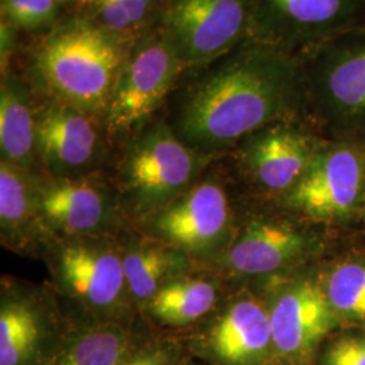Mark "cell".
<instances>
[{
  "label": "cell",
  "instance_id": "5b68a950",
  "mask_svg": "<svg viewBox=\"0 0 365 365\" xmlns=\"http://www.w3.org/2000/svg\"><path fill=\"white\" fill-rule=\"evenodd\" d=\"M365 25V0H252L248 38L300 56Z\"/></svg>",
  "mask_w": 365,
  "mask_h": 365
},
{
  "label": "cell",
  "instance_id": "7a4b0ae2",
  "mask_svg": "<svg viewBox=\"0 0 365 365\" xmlns=\"http://www.w3.org/2000/svg\"><path fill=\"white\" fill-rule=\"evenodd\" d=\"M129 46L72 10L34 41L25 78L43 99L105 118Z\"/></svg>",
  "mask_w": 365,
  "mask_h": 365
},
{
  "label": "cell",
  "instance_id": "484cf974",
  "mask_svg": "<svg viewBox=\"0 0 365 365\" xmlns=\"http://www.w3.org/2000/svg\"><path fill=\"white\" fill-rule=\"evenodd\" d=\"M324 365H365V337H345L333 342L325 352Z\"/></svg>",
  "mask_w": 365,
  "mask_h": 365
},
{
  "label": "cell",
  "instance_id": "9a60e30c",
  "mask_svg": "<svg viewBox=\"0 0 365 365\" xmlns=\"http://www.w3.org/2000/svg\"><path fill=\"white\" fill-rule=\"evenodd\" d=\"M211 349L227 365H255L274 348L269 310L256 300L232 304L210 336Z\"/></svg>",
  "mask_w": 365,
  "mask_h": 365
},
{
  "label": "cell",
  "instance_id": "7c38bea8",
  "mask_svg": "<svg viewBox=\"0 0 365 365\" xmlns=\"http://www.w3.org/2000/svg\"><path fill=\"white\" fill-rule=\"evenodd\" d=\"M101 149L96 118L45 99L37 110V157L56 175L88 167Z\"/></svg>",
  "mask_w": 365,
  "mask_h": 365
},
{
  "label": "cell",
  "instance_id": "4316f807",
  "mask_svg": "<svg viewBox=\"0 0 365 365\" xmlns=\"http://www.w3.org/2000/svg\"><path fill=\"white\" fill-rule=\"evenodd\" d=\"M18 30L9 22L1 19V26H0V63H1V75L13 69L11 58L14 54L16 53V42H18Z\"/></svg>",
  "mask_w": 365,
  "mask_h": 365
},
{
  "label": "cell",
  "instance_id": "9c48e42d",
  "mask_svg": "<svg viewBox=\"0 0 365 365\" xmlns=\"http://www.w3.org/2000/svg\"><path fill=\"white\" fill-rule=\"evenodd\" d=\"M324 145L292 120L274 122L244 138L238 161L249 176L269 191H291Z\"/></svg>",
  "mask_w": 365,
  "mask_h": 365
},
{
  "label": "cell",
  "instance_id": "277c9868",
  "mask_svg": "<svg viewBox=\"0 0 365 365\" xmlns=\"http://www.w3.org/2000/svg\"><path fill=\"white\" fill-rule=\"evenodd\" d=\"M185 73V66L160 25L134 39L103 118L106 131L123 135L141 130Z\"/></svg>",
  "mask_w": 365,
  "mask_h": 365
},
{
  "label": "cell",
  "instance_id": "2e32d148",
  "mask_svg": "<svg viewBox=\"0 0 365 365\" xmlns=\"http://www.w3.org/2000/svg\"><path fill=\"white\" fill-rule=\"evenodd\" d=\"M27 78L10 69L0 84L1 161L27 170L37 157V108Z\"/></svg>",
  "mask_w": 365,
  "mask_h": 365
},
{
  "label": "cell",
  "instance_id": "3957f363",
  "mask_svg": "<svg viewBox=\"0 0 365 365\" xmlns=\"http://www.w3.org/2000/svg\"><path fill=\"white\" fill-rule=\"evenodd\" d=\"M307 105L327 128L353 140L365 134V25L298 56Z\"/></svg>",
  "mask_w": 365,
  "mask_h": 365
},
{
  "label": "cell",
  "instance_id": "8fae6325",
  "mask_svg": "<svg viewBox=\"0 0 365 365\" xmlns=\"http://www.w3.org/2000/svg\"><path fill=\"white\" fill-rule=\"evenodd\" d=\"M229 203L218 182H200L163 210L155 230L172 245L200 252L217 245L229 226Z\"/></svg>",
  "mask_w": 365,
  "mask_h": 365
},
{
  "label": "cell",
  "instance_id": "ffe728a7",
  "mask_svg": "<svg viewBox=\"0 0 365 365\" xmlns=\"http://www.w3.org/2000/svg\"><path fill=\"white\" fill-rule=\"evenodd\" d=\"M128 288L140 300H150L168 277L179 271L184 259L167 249L146 247L129 250L123 257Z\"/></svg>",
  "mask_w": 365,
  "mask_h": 365
},
{
  "label": "cell",
  "instance_id": "d4e9b609",
  "mask_svg": "<svg viewBox=\"0 0 365 365\" xmlns=\"http://www.w3.org/2000/svg\"><path fill=\"white\" fill-rule=\"evenodd\" d=\"M1 19L18 31L46 33L66 15L57 0H0Z\"/></svg>",
  "mask_w": 365,
  "mask_h": 365
},
{
  "label": "cell",
  "instance_id": "f1b7e54d",
  "mask_svg": "<svg viewBox=\"0 0 365 365\" xmlns=\"http://www.w3.org/2000/svg\"><path fill=\"white\" fill-rule=\"evenodd\" d=\"M64 9H75V7H78V4L83 1V0H57Z\"/></svg>",
  "mask_w": 365,
  "mask_h": 365
},
{
  "label": "cell",
  "instance_id": "8992f818",
  "mask_svg": "<svg viewBox=\"0 0 365 365\" xmlns=\"http://www.w3.org/2000/svg\"><path fill=\"white\" fill-rule=\"evenodd\" d=\"M252 0H168L160 27L188 71L209 66L249 37Z\"/></svg>",
  "mask_w": 365,
  "mask_h": 365
},
{
  "label": "cell",
  "instance_id": "5bb4252c",
  "mask_svg": "<svg viewBox=\"0 0 365 365\" xmlns=\"http://www.w3.org/2000/svg\"><path fill=\"white\" fill-rule=\"evenodd\" d=\"M309 248V237L287 223L255 221L230 247L226 264L238 274H269L298 260Z\"/></svg>",
  "mask_w": 365,
  "mask_h": 365
},
{
  "label": "cell",
  "instance_id": "30bf717a",
  "mask_svg": "<svg viewBox=\"0 0 365 365\" xmlns=\"http://www.w3.org/2000/svg\"><path fill=\"white\" fill-rule=\"evenodd\" d=\"M274 348L292 361L306 360L336 324L324 288L310 280L286 288L269 309Z\"/></svg>",
  "mask_w": 365,
  "mask_h": 365
},
{
  "label": "cell",
  "instance_id": "ac0fdd59",
  "mask_svg": "<svg viewBox=\"0 0 365 365\" xmlns=\"http://www.w3.org/2000/svg\"><path fill=\"white\" fill-rule=\"evenodd\" d=\"M168 0H83L73 10L131 43L158 25Z\"/></svg>",
  "mask_w": 365,
  "mask_h": 365
},
{
  "label": "cell",
  "instance_id": "44dd1931",
  "mask_svg": "<svg viewBox=\"0 0 365 365\" xmlns=\"http://www.w3.org/2000/svg\"><path fill=\"white\" fill-rule=\"evenodd\" d=\"M38 319L19 302H6L0 312V365H22L34 352Z\"/></svg>",
  "mask_w": 365,
  "mask_h": 365
},
{
  "label": "cell",
  "instance_id": "603a6c76",
  "mask_svg": "<svg viewBox=\"0 0 365 365\" xmlns=\"http://www.w3.org/2000/svg\"><path fill=\"white\" fill-rule=\"evenodd\" d=\"M324 291L337 318L365 324V262L346 261L334 267Z\"/></svg>",
  "mask_w": 365,
  "mask_h": 365
},
{
  "label": "cell",
  "instance_id": "83f0119b",
  "mask_svg": "<svg viewBox=\"0 0 365 365\" xmlns=\"http://www.w3.org/2000/svg\"><path fill=\"white\" fill-rule=\"evenodd\" d=\"M168 360H170L168 353L158 348V349L138 353L134 357L126 360L122 365H167Z\"/></svg>",
  "mask_w": 365,
  "mask_h": 365
},
{
  "label": "cell",
  "instance_id": "7402d4cb",
  "mask_svg": "<svg viewBox=\"0 0 365 365\" xmlns=\"http://www.w3.org/2000/svg\"><path fill=\"white\" fill-rule=\"evenodd\" d=\"M128 348L129 337L122 329L98 327L72 341L57 365H122Z\"/></svg>",
  "mask_w": 365,
  "mask_h": 365
},
{
  "label": "cell",
  "instance_id": "ba28073f",
  "mask_svg": "<svg viewBox=\"0 0 365 365\" xmlns=\"http://www.w3.org/2000/svg\"><path fill=\"white\" fill-rule=\"evenodd\" d=\"M365 191V146L356 140L324 143L312 165L288 191V203L322 221L351 215Z\"/></svg>",
  "mask_w": 365,
  "mask_h": 365
},
{
  "label": "cell",
  "instance_id": "cb8c5ba5",
  "mask_svg": "<svg viewBox=\"0 0 365 365\" xmlns=\"http://www.w3.org/2000/svg\"><path fill=\"white\" fill-rule=\"evenodd\" d=\"M26 170L1 161L0 165V222L3 232L16 235L30 217L31 197Z\"/></svg>",
  "mask_w": 365,
  "mask_h": 365
},
{
  "label": "cell",
  "instance_id": "4fadbf2b",
  "mask_svg": "<svg viewBox=\"0 0 365 365\" xmlns=\"http://www.w3.org/2000/svg\"><path fill=\"white\" fill-rule=\"evenodd\" d=\"M58 274L73 297L96 309L114 307L128 286L122 259L103 245L76 244L63 249Z\"/></svg>",
  "mask_w": 365,
  "mask_h": 365
},
{
  "label": "cell",
  "instance_id": "e0dca14e",
  "mask_svg": "<svg viewBox=\"0 0 365 365\" xmlns=\"http://www.w3.org/2000/svg\"><path fill=\"white\" fill-rule=\"evenodd\" d=\"M38 207L56 229L78 235L92 232L103 222L107 200L92 182L58 179L41 190Z\"/></svg>",
  "mask_w": 365,
  "mask_h": 365
},
{
  "label": "cell",
  "instance_id": "d6986e66",
  "mask_svg": "<svg viewBox=\"0 0 365 365\" xmlns=\"http://www.w3.org/2000/svg\"><path fill=\"white\" fill-rule=\"evenodd\" d=\"M215 286L202 279H179L165 283L149 300V307L160 321L170 325L194 322L212 309Z\"/></svg>",
  "mask_w": 365,
  "mask_h": 365
},
{
  "label": "cell",
  "instance_id": "52a82bcc",
  "mask_svg": "<svg viewBox=\"0 0 365 365\" xmlns=\"http://www.w3.org/2000/svg\"><path fill=\"white\" fill-rule=\"evenodd\" d=\"M197 152L164 122L145 125L123 160V179L141 211L168 206L199 170Z\"/></svg>",
  "mask_w": 365,
  "mask_h": 365
},
{
  "label": "cell",
  "instance_id": "6da1fadb",
  "mask_svg": "<svg viewBox=\"0 0 365 365\" xmlns=\"http://www.w3.org/2000/svg\"><path fill=\"white\" fill-rule=\"evenodd\" d=\"M173 130L200 152L241 143L255 131L292 120L307 106L299 58L247 38L209 66L188 71Z\"/></svg>",
  "mask_w": 365,
  "mask_h": 365
}]
</instances>
